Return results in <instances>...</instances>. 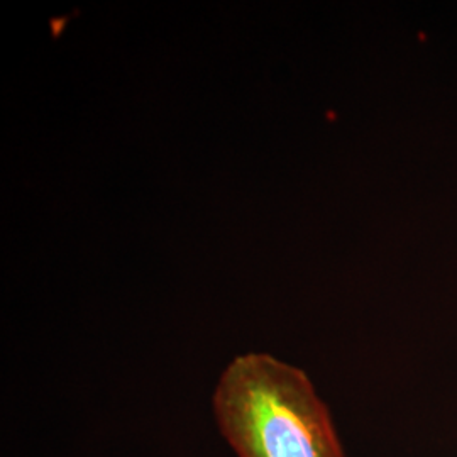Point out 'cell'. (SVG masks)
Segmentation results:
<instances>
[{
  "mask_svg": "<svg viewBox=\"0 0 457 457\" xmlns=\"http://www.w3.org/2000/svg\"><path fill=\"white\" fill-rule=\"evenodd\" d=\"M212 415L236 457H345L311 378L264 353L228 362L213 390Z\"/></svg>",
  "mask_w": 457,
  "mask_h": 457,
  "instance_id": "obj_1",
  "label": "cell"
}]
</instances>
